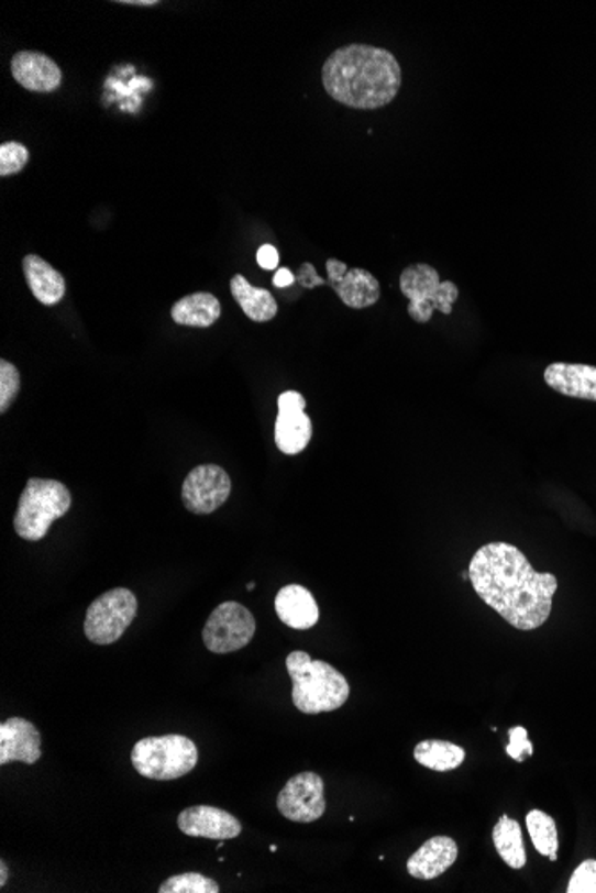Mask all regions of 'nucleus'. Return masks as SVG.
<instances>
[{
	"mask_svg": "<svg viewBox=\"0 0 596 893\" xmlns=\"http://www.w3.org/2000/svg\"><path fill=\"white\" fill-rule=\"evenodd\" d=\"M468 576L477 596L516 630H538L549 621L558 578L534 571L516 545L489 542L478 548Z\"/></svg>",
	"mask_w": 596,
	"mask_h": 893,
	"instance_id": "f257e3e1",
	"label": "nucleus"
},
{
	"mask_svg": "<svg viewBox=\"0 0 596 893\" xmlns=\"http://www.w3.org/2000/svg\"><path fill=\"white\" fill-rule=\"evenodd\" d=\"M322 85L325 93L341 106L372 111L397 99L402 86V66L388 48L352 43L327 57Z\"/></svg>",
	"mask_w": 596,
	"mask_h": 893,
	"instance_id": "f03ea898",
	"label": "nucleus"
},
{
	"mask_svg": "<svg viewBox=\"0 0 596 893\" xmlns=\"http://www.w3.org/2000/svg\"><path fill=\"white\" fill-rule=\"evenodd\" d=\"M286 669L294 682V705L302 714L334 712L351 696L346 677L323 660H312L306 651H294L286 659Z\"/></svg>",
	"mask_w": 596,
	"mask_h": 893,
	"instance_id": "7ed1b4c3",
	"label": "nucleus"
},
{
	"mask_svg": "<svg viewBox=\"0 0 596 893\" xmlns=\"http://www.w3.org/2000/svg\"><path fill=\"white\" fill-rule=\"evenodd\" d=\"M71 494L67 485L48 478H31L22 490L14 512V531L24 541H42L56 519L70 510Z\"/></svg>",
	"mask_w": 596,
	"mask_h": 893,
	"instance_id": "20e7f679",
	"label": "nucleus"
},
{
	"mask_svg": "<svg viewBox=\"0 0 596 893\" xmlns=\"http://www.w3.org/2000/svg\"><path fill=\"white\" fill-rule=\"evenodd\" d=\"M137 774L147 780L172 781L186 776L199 762V749L183 735L143 738L131 752Z\"/></svg>",
	"mask_w": 596,
	"mask_h": 893,
	"instance_id": "39448f33",
	"label": "nucleus"
},
{
	"mask_svg": "<svg viewBox=\"0 0 596 893\" xmlns=\"http://www.w3.org/2000/svg\"><path fill=\"white\" fill-rule=\"evenodd\" d=\"M398 286L404 297L409 300L407 315L421 324L429 323L434 311L445 316L452 315L454 304L460 298V287L452 280H441L440 272L427 263L407 266L400 273Z\"/></svg>",
	"mask_w": 596,
	"mask_h": 893,
	"instance_id": "423d86ee",
	"label": "nucleus"
},
{
	"mask_svg": "<svg viewBox=\"0 0 596 893\" xmlns=\"http://www.w3.org/2000/svg\"><path fill=\"white\" fill-rule=\"evenodd\" d=\"M327 278L320 277L311 263H303L298 268L297 283L303 289H314L318 286L332 287L346 307L351 309H366L380 300V284L377 278L363 268L349 269L343 261L327 260Z\"/></svg>",
	"mask_w": 596,
	"mask_h": 893,
	"instance_id": "0eeeda50",
	"label": "nucleus"
},
{
	"mask_svg": "<svg viewBox=\"0 0 596 893\" xmlns=\"http://www.w3.org/2000/svg\"><path fill=\"white\" fill-rule=\"evenodd\" d=\"M137 599L129 588H111L97 597L86 611L85 633L97 646L114 644L133 625Z\"/></svg>",
	"mask_w": 596,
	"mask_h": 893,
	"instance_id": "6e6552de",
	"label": "nucleus"
},
{
	"mask_svg": "<svg viewBox=\"0 0 596 893\" xmlns=\"http://www.w3.org/2000/svg\"><path fill=\"white\" fill-rule=\"evenodd\" d=\"M256 633V619L249 608L225 602L214 608L203 626L202 639L211 653L228 654L251 644Z\"/></svg>",
	"mask_w": 596,
	"mask_h": 893,
	"instance_id": "1a4fd4ad",
	"label": "nucleus"
},
{
	"mask_svg": "<svg viewBox=\"0 0 596 893\" xmlns=\"http://www.w3.org/2000/svg\"><path fill=\"white\" fill-rule=\"evenodd\" d=\"M277 809L291 823L311 824L325 815V785L317 772H300L286 783Z\"/></svg>",
	"mask_w": 596,
	"mask_h": 893,
	"instance_id": "9d476101",
	"label": "nucleus"
},
{
	"mask_svg": "<svg viewBox=\"0 0 596 893\" xmlns=\"http://www.w3.org/2000/svg\"><path fill=\"white\" fill-rule=\"evenodd\" d=\"M231 476L217 464H202L186 476L180 498L186 510L208 516L222 507L231 496Z\"/></svg>",
	"mask_w": 596,
	"mask_h": 893,
	"instance_id": "9b49d317",
	"label": "nucleus"
},
{
	"mask_svg": "<svg viewBox=\"0 0 596 893\" xmlns=\"http://www.w3.org/2000/svg\"><path fill=\"white\" fill-rule=\"evenodd\" d=\"M275 444L285 455H298L312 439V421L306 415V398L298 390H286L277 400Z\"/></svg>",
	"mask_w": 596,
	"mask_h": 893,
	"instance_id": "f8f14e48",
	"label": "nucleus"
},
{
	"mask_svg": "<svg viewBox=\"0 0 596 893\" xmlns=\"http://www.w3.org/2000/svg\"><path fill=\"white\" fill-rule=\"evenodd\" d=\"M177 826L188 837L209 840H232L242 833V823L234 815L203 804L183 809L177 818Z\"/></svg>",
	"mask_w": 596,
	"mask_h": 893,
	"instance_id": "ddd939ff",
	"label": "nucleus"
},
{
	"mask_svg": "<svg viewBox=\"0 0 596 893\" xmlns=\"http://www.w3.org/2000/svg\"><path fill=\"white\" fill-rule=\"evenodd\" d=\"M11 76L34 93H53L63 82V71L53 57L38 51H20L11 57Z\"/></svg>",
	"mask_w": 596,
	"mask_h": 893,
	"instance_id": "4468645a",
	"label": "nucleus"
},
{
	"mask_svg": "<svg viewBox=\"0 0 596 893\" xmlns=\"http://www.w3.org/2000/svg\"><path fill=\"white\" fill-rule=\"evenodd\" d=\"M40 758L42 735L33 723L22 717H11L0 725V765H8L10 762L33 765Z\"/></svg>",
	"mask_w": 596,
	"mask_h": 893,
	"instance_id": "2eb2a0df",
	"label": "nucleus"
},
{
	"mask_svg": "<svg viewBox=\"0 0 596 893\" xmlns=\"http://www.w3.org/2000/svg\"><path fill=\"white\" fill-rule=\"evenodd\" d=\"M460 847L454 838L432 837L407 860V872L415 880L431 881L454 866Z\"/></svg>",
	"mask_w": 596,
	"mask_h": 893,
	"instance_id": "dca6fc26",
	"label": "nucleus"
},
{
	"mask_svg": "<svg viewBox=\"0 0 596 893\" xmlns=\"http://www.w3.org/2000/svg\"><path fill=\"white\" fill-rule=\"evenodd\" d=\"M543 378L559 395L596 401V366L554 363L544 370Z\"/></svg>",
	"mask_w": 596,
	"mask_h": 893,
	"instance_id": "f3484780",
	"label": "nucleus"
},
{
	"mask_svg": "<svg viewBox=\"0 0 596 893\" xmlns=\"http://www.w3.org/2000/svg\"><path fill=\"white\" fill-rule=\"evenodd\" d=\"M275 611L280 621L294 630H311L320 619L317 599L302 585H286L275 597Z\"/></svg>",
	"mask_w": 596,
	"mask_h": 893,
	"instance_id": "a211bd4d",
	"label": "nucleus"
},
{
	"mask_svg": "<svg viewBox=\"0 0 596 893\" xmlns=\"http://www.w3.org/2000/svg\"><path fill=\"white\" fill-rule=\"evenodd\" d=\"M25 280L34 298L45 307L57 306L67 295V280L40 255L29 254L22 261Z\"/></svg>",
	"mask_w": 596,
	"mask_h": 893,
	"instance_id": "6ab92c4d",
	"label": "nucleus"
},
{
	"mask_svg": "<svg viewBox=\"0 0 596 893\" xmlns=\"http://www.w3.org/2000/svg\"><path fill=\"white\" fill-rule=\"evenodd\" d=\"M231 293L246 318L256 323L272 321L279 312L274 295L268 289L252 286L240 273L231 278Z\"/></svg>",
	"mask_w": 596,
	"mask_h": 893,
	"instance_id": "aec40b11",
	"label": "nucleus"
},
{
	"mask_svg": "<svg viewBox=\"0 0 596 893\" xmlns=\"http://www.w3.org/2000/svg\"><path fill=\"white\" fill-rule=\"evenodd\" d=\"M222 315V306L211 293H194L188 297L180 298L172 307V320L185 327H197V329H208L213 327Z\"/></svg>",
	"mask_w": 596,
	"mask_h": 893,
	"instance_id": "412c9836",
	"label": "nucleus"
},
{
	"mask_svg": "<svg viewBox=\"0 0 596 893\" xmlns=\"http://www.w3.org/2000/svg\"><path fill=\"white\" fill-rule=\"evenodd\" d=\"M493 844L497 847V852L507 867L520 870L526 867L527 852L523 846V833L521 826L515 818L507 815L498 820L493 828Z\"/></svg>",
	"mask_w": 596,
	"mask_h": 893,
	"instance_id": "4be33fe9",
	"label": "nucleus"
},
{
	"mask_svg": "<svg viewBox=\"0 0 596 893\" xmlns=\"http://www.w3.org/2000/svg\"><path fill=\"white\" fill-rule=\"evenodd\" d=\"M415 760L431 771L450 772L463 765L466 751L446 740H423L415 748Z\"/></svg>",
	"mask_w": 596,
	"mask_h": 893,
	"instance_id": "5701e85b",
	"label": "nucleus"
},
{
	"mask_svg": "<svg viewBox=\"0 0 596 893\" xmlns=\"http://www.w3.org/2000/svg\"><path fill=\"white\" fill-rule=\"evenodd\" d=\"M526 824L536 851L550 861H558L559 837L554 818L541 809H530Z\"/></svg>",
	"mask_w": 596,
	"mask_h": 893,
	"instance_id": "b1692460",
	"label": "nucleus"
},
{
	"mask_svg": "<svg viewBox=\"0 0 596 893\" xmlns=\"http://www.w3.org/2000/svg\"><path fill=\"white\" fill-rule=\"evenodd\" d=\"M159 893H218L220 886L217 881L209 880L199 872H186V874L174 875L170 880L157 890Z\"/></svg>",
	"mask_w": 596,
	"mask_h": 893,
	"instance_id": "393cba45",
	"label": "nucleus"
},
{
	"mask_svg": "<svg viewBox=\"0 0 596 893\" xmlns=\"http://www.w3.org/2000/svg\"><path fill=\"white\" fill-rule=\"evenodd\" d=\"M20 372L10 361H0V412L5 415L20 393Z\"/></svg>",
	"mask_w": 596,
	"mask_h": 893,
	"instance_id": "a878e982",
	"label": "nucleus"
},
{
	"mask_svg": "<svg viewBox=\"0 0 596 893\" xmlns=\"http://www.w3.org/2000/svg\"><path fill=\"white\" fill-rule=\"evenodd\" d=\"M27 163V146L19 142H5L0 145V177L20 174Z\"/></svg>",
	"mask_w": 596,
	"mask_h": 893,
	"instance_id": "bb28decb",
	"label": "nucleus"
},
{
	"mask_svg": "<svg viewBox=\"0 0 596 893\" xmlns=\"http://www.w3.org/2000/svg\"><path fill=\"white\" fill-rule=\"evenodd\" d=\"M569 893H596V860H586L575 869L569 883Z\"/></svg>",
	"mask_w": 596,
	"mask_h": 893,
	"instance_id": "cd10ccee",
	"label": "nucleus"
},
{
	"mask_svg": "<svg viewBox=\"0 0 596 893\" xmlns=\"http://www.w3.org/2000/svg\"><path fill=\"white\" fill-rule=\"evenodd\" d=\"M507 757H511L515 762H526V758L534 754V746L529 740V734L526 728L515 726L509 729V746L506 749Z\"/></svg>",
	"mask_w": 596,
	"mask_h": 893,
	"instance_id": "c85d7f7f",
	"label": "nucleus"
},
{
	"mask_svg": "<svg viewBox=\"0 0 596 893\" xmlns=\"http://www.w3.org/2000/svg\"><path fill=\"white\" fill-rule=\"evenodd\" d=\"M257 264L263 269H275L279 266V252L272 245H263L257 252Z\"/></svg>",
	"mask_w": 596,
	"mask_h": 893,
	"instance_id": "c756f323",
	"label": "nucleus"
},
{
	"mask_svg": "<svg viewBox=\"0 0 596 893\" xmlns=\"http://www.w3.org/2000/svg\"><path fill=\"white\" fill-rule=\"evenodd\" d=\"M295 280H297V278H295L291 269L288 268L277 269V273L274 275V286L280 287V289L291 286V284H295Z\"/></svg>",
	"mask_w": 596,
	"mask_h": 893,
	"instance_id": "7c9ffc66",
	"label": "nucleus"
},
{
	"mask_svg": "<svg viewBox=\"0 0 596 893\" xmlns=\"http://www.w3.org/2000/svg\"><path fill=\"white\" fill-rule=\"evenodd\" d=\"M119 4H123V5H147V8H151V5H157V4H159V2H157V0H119Z\"/></svg>",
	"mask_w": 596,
	"mask_h": 893,
	"instance_id": "2f4dec72",
	"label": "nucleus"
},
{
	"mask_svg": "<svg viewBox=\"0 0 596 893\" xmlns=\"http://www.w3.org/2000/svg\"><path fill=\"white\" fill-rule=\"evenodd\" d=\"M8 880H10V869L5 866V861H0V886L4 889L5 884H8Z\"/></svg>",
	"mask_w": 596,
	"mask_h": 893,
	"instance_id": "473e14b6",
	"label": "nucleus"
},
{
	"mask_svg": "<svg viewBox=\"0 0 596 893\" xmlns=\"http://www.w3.org/2000/svg\"><path fill=\"white\" fill-rule=\"evenodd\" d=\"M254 587H256V583H254V582H251V583H249V585H246V588H249V591H252V588H254Z\"/></svg>",
	"mask_w": 596,
	"mask_h": 893,
	"instance_id": "72a5a7b5",
	"label": "nucleus"
}]
</instances>
